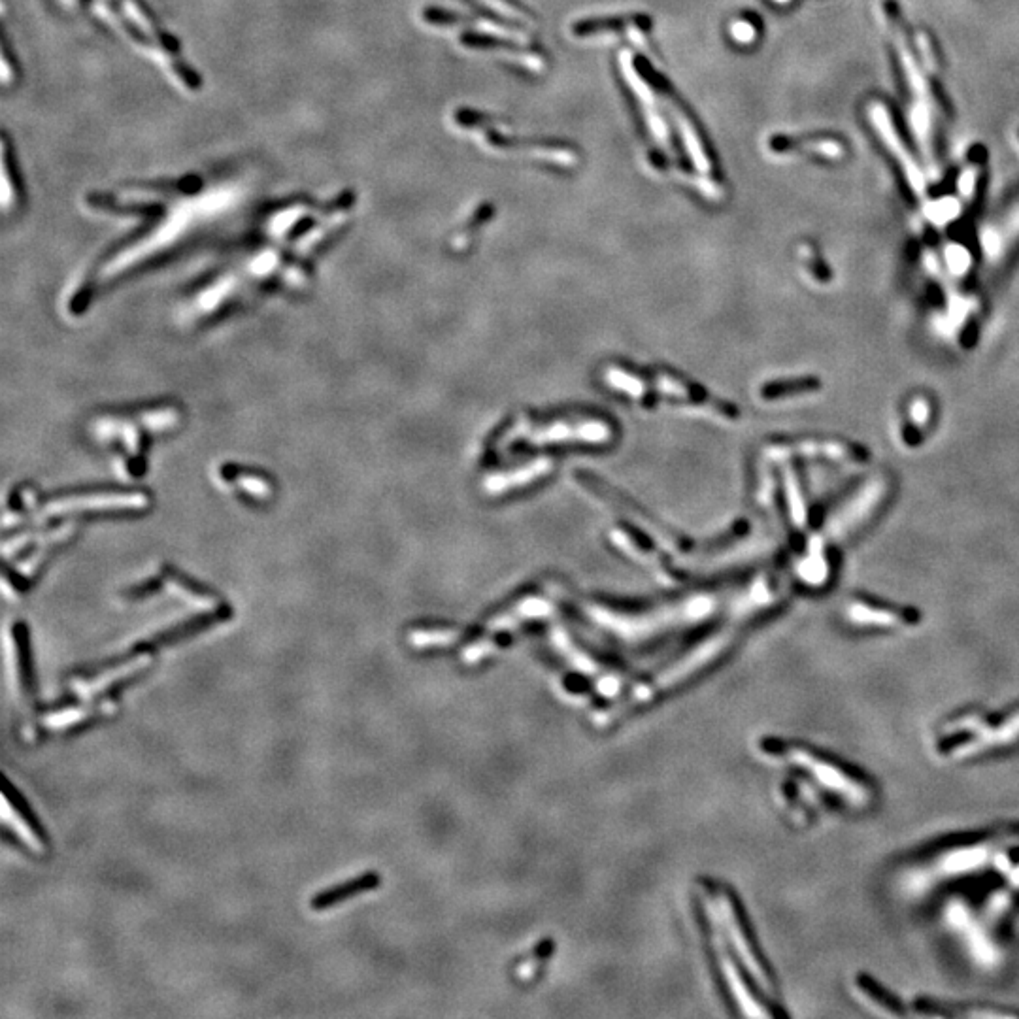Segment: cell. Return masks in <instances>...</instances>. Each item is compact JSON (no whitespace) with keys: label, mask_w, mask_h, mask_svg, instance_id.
Here are the masks:
<instances>
[{"label":"cell","mask_w":1019,"mask_h":1019,"mask_svg":"<svg viewBox=\"0 0 1019 1019\" xmlns=\"http://www.w3.org/2000/svg\"><path fill=\"white\" fill-rule=\"evenodd\" d=\"M485 146L493 150L501 151H529L538 157H546L561 165H574L578 161V151L567 144L557 142H546V140H531V138H518V136H506L495 129L482 131Z\"/></svg>","instance_id":"cell-2"},{"label":"cell","mask_w":1019,"mask_h":1019,"mask_svg":"<svg viewBox=\"0 0 1019 1019\" xmlns=\"http://www.w3.org/2000/svg\"><path fill=\"white\" fill-rule=\"evenodd\" d=\"M380 886V876L374 874V872H367L363 876H357L353 880L348 882H342L340 886L331 887V889H325L318 893L314 899H312V908L314 910H327V908H333L336 904L344 903L351 897L359 895V893H365L370 889H376Z\"/></svg>","instance_id":"cell-6"},{"label":"cell","mask_w":1019,"mask_h":1019,"mask_svg":"<svg viewBox=\"0 0 1019 1019\" xmlns=\"http://www.w3.org/2000/svg\"><path fill=\"white\" fill-rule=\"evenodd\" d=\"M870 112H872V119H874L876 127H878V129H880V133H882V138L886 140L889 150L893 151V153L899 157V161L903 163V167L906 168V172L910 174V184H912V187H914L916 191H921V189H923L921 174H919L916 163L912 161V155L908 153V150H904V146H901V140H899V136L895 133V127H893V123H891V121H889V117H887L886 108H884V106H880V104H876V106H872V108H870Z\"/></svg>","instance_id":"cell-5"},{"label":"cell","mask_w":1019,"mask_h":1019,"mask_svg":"<svg viewBox=\"0 0 1019 1019\" xmlns=\"http://www.w3.org/2000/svg\"><path fill=\"white\" fill-rule=\"evenodd\" d=\"M769 150L776 155L810 151V153H819V155L833 157V159L844 153V148L836 140L827 138V136H786V134L772 136L769 140Z\"/></svg>","instance_id":"cell-4"},{"label":"cell","mask_w":1019,"mask_h":1019,"mask_svg":"<svg viewBox=\"0 0 1019 1019\" xmlns=\"http://www.w3.org/2000/svg\"><path fill=\"white\" fill-rule=\"evenodd\" d=\"M2 793H4V799L14 806V812H16L17 816L23 819V823H25V825L33 831V835L36 836V840H38L40 844L48 846V844H50V838H48L46 829L40 825V821H38V818L34 816L31 806H29L27 801L23 799V795L17 791L16 787L12 786V782H10L8 778L4 780V791H2Z\"/></svg>","instance_id":"cell-9"},{"label":"cell","mask_w":1019,"mask_h":1019,"mask_svg":"<svg viewBox=\"0 0 1019 1019\" xmlns=\"http://www.w3.org/2000/svg\"><path fill=\"white\" fill-rule=\"evenodd\" d=\"M784 753H787V757L791 761H795V765L814 772L823 786L835 789L838 795H842L846 801L852 802L855 806H863L872 799L869 787L865 786L863 782H857L852 774H848L846 770L838 769L825 759H819L818 755H812L802 748H793V750L784 748Z\"/></svg>","instance_id":"cell-1"},{"label":"cell","mask_w":1019,"mask_h":1019,"mask_svg":"<svg viewBox=\"0 0 1019 1019\" xmlns=\"http://www.w3.org/2000/svg\"><path fill=\"white\" fill-rule=\"evenodd\" d=\"M731 31L738 42H753L757 36V25L753 23V17L752 19L742 17V19H736Z\"/></svg>","instance_id":"cell-12"},{"label":"cell","mask_w":1019,"mask_h":1019,"mask_svg":"<svg viewBox=\"0 0 1019 1019\" xmlns=\"http://www.w3.org/2000/svg\"><path fill=\"white\" fill-rule=\"evenodd\" d=\"M652 31V19L644 14L627 16L591 17L572 25V34L578 38H601L627 34L631 40H642L644 34Z\"/></svg>","instance_id":"cell-3"},{"label":"cell","mask_w":1019,"mask_h":1019,"mask_svg":"<svg viewBox=\"0 0 1019 1019\" xmlns=\"http://www.w3.org/2000/svg\"><path fill=\"white\" fill-rule=\"evenodd\" d=\"M982 163H984V150L974 148L970 151L969 167L965 168V174L961 178V193L965 197H970L974 193V189L978 185V178H980Z\"/></svg>","instance_id":"cell-10"},{"label":"cell","mask_w":1019,"mask_h":1019,"mask_svg":"<svg viewBox=\"0 0 1019 1019\" xmlns=\"http://www.w3.org/2000/svg\"><path fill=\"white\" fill-rule=\"evenodd\" d=\"M14 638H16L17 655H19V680L23 685V691L27 695H34L36 693V672H34L33 648H31L25 625H17L14 629Z\"/></svg>","instance_id":"cell-8"},{"label":"cell","mask_w":1019,"mask_h":1019,"mask_svg":"<svg viewBox=\"0 0 1019 1019\" xmlns=\"http://www.w3.org/2000/svg\"><path fill=\"white\" fill-rule=\"evenodd\" d=\"M146 674H148L146 670H138V672H134V674H131V676H125V678L117 680V682H114V684L108 685L106 689H102L101 693H97L95 701L116 702L117 699H119V695H121V693H123L125 689H129L131 685L136 684V682H140V680H142V678H144Z\"/></svg>","instance_id":"cell-11"},{"label":"cell","mask_w":1019,"mask_h":1019,"mask_svg":"<svg viewBox=\"0 0 1019 1019\" xmlns=\"http://www.w3.org/2000/svg\"><path fill=\"white\" fill-rule=\"evenodd\" d=\"M461 44L465 48H470V50L499 51L501 55H506L510 59H516L519 63L527 65V67H542V59L540 57L521 50L514 42L508 44V42H504L501 38L465 33L461 36Z\"/></svg>","instance_id":"cell-7"}]
</instances>
